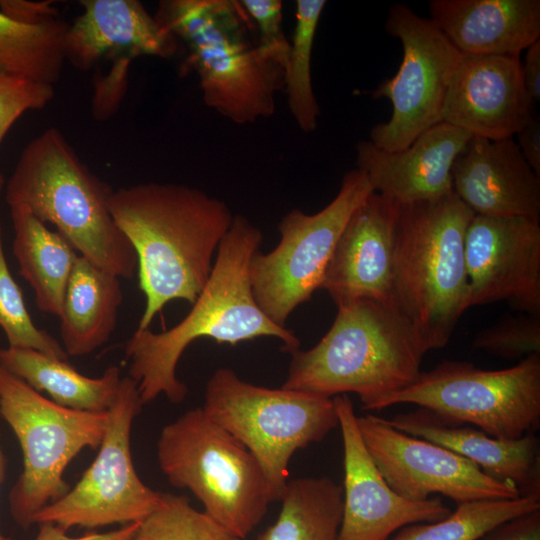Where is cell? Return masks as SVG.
I'll return each instance as SVG.
<instances>
[{
    "label": "cell",
    "mask_w": 540,
    "mask_h": 540,
    "mask_svg": "<svg viewBox=\"0 0 540 540\" xmlns=\"http://www.w3.org/2000/svg\"><path fill=\"white\" fill-rule=\"evenodd\" d=\"M110 211L137 257L145 296L138 328L172 300L193 304L232 224L228 205L195 187L149 182L113 190Z\"/></svg>",
    "instance_id": "obj_1"
},
{
    "label": "cell",
    "mask_w": 540,
    "mask_h": 540,
    "mask_svg": "<svg viewBox=\"0 0 540 540\" xmlns=\"http://www.w3.org/2000/svg\"><path fill=\"white\" fill-rule=\"evenodd\" d=\"M262 240L258 227L245 216L234 215L219 244L208 281L189 313L163 332L137 328L128 339V376L137 383L143 405L160 395L176 404L185 399L188 388L176 377V367L185 349L198 338L236 345L258 337H274L281 340L286 352L300 348L295 333L271 321L254 299L249 268Z\"/></svg>",
    "instance_id": "obj_2"
},
{
    "label": "cell",
    "mask_w": 540,
    "mask_h": 540,
    "mask_svg": "<svg viewBox=\"0 0 540 540\" xmlns=\"http://www.w3.org/2000/svg\"><path fill=\"white\" fill-rule=\"evenodd\" d=\"M473 216L454 191L398 205L391 307L426 352L444 348L470 308L465 237Z\"/></svg>",
    "instance_id": "obj_3"
},
{
    "label": "cell",
    "mask_w": 540,
    "mask_h": 540,
    "mask_svg": "<svg viewBox=\"0 0 540 540\" xmlns=\"http://www.w3.org/2000/svg\"><path fill=\"white\" fill-rule=\"evenodd\" d=\"M187 48L204 103L236 124L271 117L284 87V66L252 42V21L240 1L164 0L154 15Z\"/></svg>",
    "instance_id": "obj_4"
},
{
    "label": "cell",
    "mask_w": 540,
    "mask_h": 540,
    "mask_svg": "<svg viewBox=\"0 0 540 540\" xmlns=\"http://www.w3.org/2000/svg\"><path fill=\"white\" fill-rule=\"evenodd\" d=\"M112 193L56 128L27 144L5 184L8 206L25 205L40 221L54 225L80 256L131 279L137 257L111 214Z\"/></svg>",
    "instance_id": "obj_5"
},
{
    "label": "cell",
    "mask_w": 540,
    "mask_h": 540,
    "mask_svg": "<svg viewBox=\"0 0 540 540\" xmlns=\"http://www.w3.org/2000/svg\"><path fill=\"white\" fill-rule=\"evenodd\" d=\"M426 350L389 305L363 299L337 307L310 349L291 352L282 387L324 397L355 393L362 406L416 380Z\"/></svg>",
    "instance_id": "obj_6"
},
{
    "label": "cell",
    "mask_w": 540,
    "mask_h": 540,
    "mask_svg": "<svg viewBox=\"0 0 540 540\" xmlns=\"http://www.w3.org/2000/svg\"><path fill=\"white\" fill-rule=\"evenodd\" d=\"M156 454L171 485L190 490L205 513L243 540L272 503L256 458L202 407L164 426Z\"/></svg>",
    "instance_id": "obj_7"
},
{
    "label": "cell",
    "mask_w": 540,
    "mask_h": 540,
    "mask_svg": "<svg viewBox=\"0 0 540 540\" xmlns=\"http://www.w3.org/2000/svg\"><path fill=\"white\" fill-rule=\"evenodd\" d=\"M202 408L256 458L272 502L286 490L292 455L338 426L333 398L257 386L228 367L208 379Z\"/></svg>",
    "instance_id": "obj_8"
},
{
    "label": "cell",
    "mask_w": 540,
    "mask_h": 540,
    "mask_svg": "<svg viewBox=\"0 0 540 540\" xmlns=\"http://www.w3.org/2000/svg\"><path fill=\"white\" fill-rule=\"evenodd\" d=\"M403 403L426 408L450 423L472 424L498 439L535 433L540 426V354L500 370L446 360L362 408L381 410Z\"/></svg>",
    "instance_id": "obj_9"
},
{
    "label": "cell",
    "mask_w": 540,
    "mask_h": 540,
    "mask_svg": "<svg viewBox=\"0 0 540 540\" xmlns=\"http://www.w3.org/2000/svg\"><path fill=\"white\" fill-rule=\"evenodd\" d=\"M0 415L23 454L22 473L9 493L10 513L28 529L41 509L70 489L63 477L70 462L85 448H99L108 412L60 406L0 365Z\"/></svg>",
    "instance_id": "obj_10"
},
{
    "label": "cell",
    "mask_w": 540,
    "mask_h": 540,
    "mask_svg": "<svg viewBox=\"0 0 540 540\" xmlns=\"http://www.w3.org/2000/svg\"><path fill=\"white\" fill-rule=\"evenodd\" d=\"M374 189L361 170L346 172L338 193L323 209L286 213L278 225L280 241L250 262L254 299L264 314L281 327L291 313L321 288L337 240L354 211Z\"/></svg>",
    "instance_id": "obj_11"
},
{
    "label": "cell",
    "mask_w": 540,
    "mask_h": 540,
    "mask_svg": "<svg viewBox=\"0 0 540 540\" xmlns=\"http://www.w3.org/2000/svg\"><path fill=\"white\" fill-rule=\"evenodd\" d=\"M142 406L137 383L122 377L95 460L74 487L34 516L33 524L51 523L67 531L74 526H124L141 522L154 510L161 492L143 483L131 453V428Z\"/></svg>",
    "instance_id": "obj_12"
},
{
    "label": "cell",
    "mask_w": 540,
    "mask_h": 540,
    "mask_svg": "<svg viewBox=\"0 0 540 540\" xmlns=\"http://www.w3.org/2000/svg\"><path fill=\"white\" fill-rule=\"evenodd\" d=\"M385 29L401 42L403 57L397 73L369 92L373 99L387 98L392 105L389 120L372 127L369 141L395 152L441 122L446 90L463 54L430 18L404 3L391 6Z\"/></svg>",
    "instance_id": "obj_13"
},
{
    "label": "cell",
    "mask_w": 540,
    "mask_h": 540,
    "mask_svg": "<svg viewBox=\"0 0 540 540\" xmlns=\"http://www.w3.org/2000/svg\"><path fill=\"white\" fill-rule=\"evenodd\" d=\"M357 424L383 478L405 499L424 501L438 493L461 504L521 496L514 483L486 474L441 445L395 429L383 417L357 416Z\"/></svg>",
    "instance_id": "obj_14"
},
{
    "label": "cell",
    "mask_w": 540,
    "mask_h": 540,
    "mask_svg": "<svg viewBox=\"0 0 540 540\" xmlns=\"http://www.w3.org/2000/svg\"><path fill=\"white\" fill-rule=\"evenodd\" d=\"M469 306L504 301L540 316V224L474 215L465 237Z\"/></svg>",
    "instance_id": "obj_15"
},
{
    "label": "cell",
    "mask_w": 540,
    "mask_h": 540,
    "mask_svg": "<svg viewBox=\"0 0 540 540\" xmlns=\"http://www.w3.org/2000/svg\"><path fill=\"white\" fill-rule=\"evenodd\" d=\"M344 453L343 512L338 540H387L405 526L435 522L451 510L439 497L411 501L387 484L361 436L347 394L333 397Z\"/></svg>",
    "instance_id": "obj_16"
},
{
    "label": "cell",
    "mask_w": 540,
    "mask_h": 540,
    "mask_svg": "<svg viewBox=\"0 0 540 540\" xmlns=\"http://www.w3.org/2000/svg\"><path fill=\"white\" fill-rule=\"evenodd\" d=\"M520 57L462 55L449 81L441 122L472 137L511 138L534 115Z\"/></svg>",
    "instance_id": "obj_17"
},
{
    "label": "cell",
    "mask_w": 540,
    "mask_h": 540,
    "mask_svg": "<svg viewBox=\"0 0 540 540\" xmlns=\"http://www.w3.org/2000/svg\"><path fill=\"white\" fill-rule=\"evenodd\" d=\"M397 213L396 203L372 192L351 215L321 285L337 307L363 299L391 306Z\"/></svg>",
    "instance_id": "obj_18"
},
{
    "label": "cell",
    "mask_w": 540,
    "mask_h": 540,
    "mask_svg": "<svg viewBox=\"0 0 540 540\" xmlns=\"http://www.w3.org/2000/svg\"><path fill=\"white\" fill-rule=\"evenodd\" d=\"M452 183L474 215L540 221V176L513 137H471L453 163Z\"/></svg>",
    "instance_id": "obj_19"
},
{
    "label": "cell",
    "mask_w": 540,
    "mask_h": 540,
    "mask_svg": "<svg viewBox=\"0 0 540 540\" xmlns=\"http://www.w3.org/2000/svg\"><path fill=\"white\" fill-rule=\"evenodd\" d=\"M471 137L439 122L400 151H384L362 140L355 149L356 168L374 192L397 205L435 200L453 192L452 166Z\"/></svg>",
    "instance_id": "obj_20"
},
{
    "label": "cell",
    "mask_w": 540,
    "mask_h": 540,
    "mask_svg": "<svg viewBox=\"0 0 540 540\" xmlns=\"http://www.w3.org/2000/svg\"><path fill=\"white\" fill-rule=\"evenodd\" d=\"M82 12L68 25L65 58L87 71L100 59L130 63L141 56L169 58L179 41L137 0H82Z\"/></svg>",
    "instance_id": "obj_21"
},
{
    "label": "cell",
    "mask_w": 540,
    "mask_h": 540,
    "mask_svg": "<svg viewBox=\"0 0 540 540\" xmlns=\"http://www.w3.org/2000/svg\"><path fill=\"white\" fill-rule=\"evenodd\" d=\"M385 420L401 432L466 458L494 478L514 483L521 496L540 500V448L534 433L498 439L478 428L447 422L421 407Z\"/></svg>",
    "instance_id": "obj_22"
},
{
    "label": "cell",
    "mask_w": 540,
    "mask_h": 540,
    "mask_svg": "<svg viewBox=\"0 0 540 540\" xmlns=\"http://www.w3.org/2000/svg\"><path fill=\"white\" fill-rule=\"evenodd\" d=\"M428 7L463 55L520 57L540 39L539 0H431Z\"/></svg>",
    "instance_id": "obj_23"
},
{
    "label": "cell",
    "mask_w": 540,
    "mask_h": 540,
    "mask_svg": "<svg viewBox=\"0 0 540 540\" xmlns=\"http://www.w3.org/2000/svg\"><path fill=\"white\" fill-rule=\"evenodd\" d=\"M122 300L120 278L78 255L59 316L68 357L88 355L108 342Z\"/></svg>",
    "instance_id": "obj_24"
},
{
    "label": "cell",
    "mask_w": 540,
    "mask_h": 540,
    "mask_svg": "<svg viewBox=\"0 0 540 540\" xmlns=\"http://www.w3.org/2000/svg\"><path fill=\"white\" fill-rule=\"evenodd\" d=\"M9 208L14 230L13 254L19 273L33 289L38 309L59 318L67 283L79 254L25 205Z\"/></svg>",
    "instance_id": "obj_25"
},
{
    "label": "cell",
    "mask_w": 540,
    "mask_h": 540,
    "mask_svg": "<svg viewBox=\"0 0 540 540\" xmlns=\"http://www.w3.org/2000/svg\"><path fill=\"white\" fill-rule=\"evenodd\" d=\"M0 365L39 393H47L56 404L92 413L108 411L122 378L118 366L91 378L67 361L30 348H1Z\"/></svg>",
    "instance_id": "obj_26"
},
{
    "label": "cell",
    "mask_w": 540,
    "mask_h": 540,
    "mask_svg": "<svg viewBox=\"0 0 540 540\" xmlns=\"http://www.w3.org/2000/svg\"><path fill=\"white\" fill-rule=\"evenodd\" d=\"M68 25L57 16L22 21L0 9V73L54 86L66 62Z\"/></svg>",
    "instance_id": "obj_27"
},
{
    "label": "cell",
    "mask_w": 540,
    "mask_h": 540,
    "mask_svg": "<svg viewBox=\"0 0 540 540\" xmlns=\"http://www.w3.org/2000/svg\"><path fill=\"white\" fill-rule=\"evenodd\" d=\"M280 513L258 540H338L343 489L330 477L289 480Z\"/></svg>",
    "instance_id": "obj_28"
},
{
    "label": "cell",
    "mask_w": 540,
    "mask_h": 540,
    "mask_svg": "<svg viewBox=\"0 0 540 540\" xmlns=\"http://www.w3.org/2000/svg\"><path fill=\"white\" fill-rule=\"evenodd\" d=\"M325 0H297L295 28L284 68L289 111L304 133L314 132L321 114L312 84L311 61L317 27Z\"/></svg>",
    "instance_id": "obj_29"
},
{
    "label": "cell",
    "mask_w": 540,
    "mask_h": 540,
    "mask_svg": "<svg viewBox=\"0 0 540 540\" xmlns=\"http://www.w3.org/2000/svg\"><path fill=\"white\" fill-rule=\"evenodd\" d=\"M540 510V500H479L458 504L446 518L403 527L393 540H480L498 525Z\"/></svg>",
    "instance_id": "obj_30"
},
{
    "label": "cell",
    "mask_w": 540,
    "mask_h": 540,
    "mask_svg": "<svg viewBox=\"0 0 540 540\" xmlns=\"http://www.w3.org/2000/svg\"><path fill=\"white\" fill-rule=\"evenodd\" d=\"M130 540H243L183 495L162 493Z\"/></svg>",
    "instance_id": "obj_31"
},
{
    "label": "cell",
    "mask_w": 540,
    "mask_h": 540,
    "mask_svg": "<svg viewBox=\"0 0 540 540\" xmlns=\"http://www.w3.org/2000/svg\"><path fill=\"white\" fill-rule=\"evenodd\" d=\"M0 327L9 347L30 348L50 357L67 361L68 355L57 339L39 329L31 319L23 294L10 273L0 223Z\"/></svg>",
    "instance_id": "obj_32"
},
{
    "label": "cell",
    "mask_w": 540,
    "mask_h": 540,
    "mask_svg": "<svg viewBox=\"0 0 540 540\" xmlns=\"http://www.w3.org/2000/svg\"><path fill=\"white\" fill-rule=\"evenodd\" d=\"M473 347L504 359L540 353V316L521 313L507 316L480 331Z\"/></svg>",
    "instance_id": "obj_33"
},
{
    "label": "cell",
    "mask_w": 540,
    "mask_h": 540,
    "mask_svg": "<svg viewBox=\"0 0 540 540\" xmlns=\"http://www.w3.org/2000/svg\"><path fill=\"white\" fill-rule=\"evenodd\" d=\"M54 95L52 85L0 73V144L24 113L45 108Z\"/></svg>",
    "instance_id": "obj_34"
},
{
    "label": "cell",
    "mask_w": 540,
    "mask_h": 540,
    "mask_svg": "<svg viewBox=\"0 0 540 540\" xmlns=\"http://www.w3.org/2000/svg\"><path fill=\"white\" fill-rule=\"evenodd\" d=\"M244 11L258 31V45L285 68L290 41L283 33V4L280 0H242Z\"/></svg>",
    "instance_id": "obj_35"
},
{
    "label": "cell",
    "mask_w": 540,
    "mask_h": 540,
    "mask_svg": "<svg viewBox=\"0 0 540 540\" xmlns=\"http://www.w3.org/2000/svg\"><path fill=\"white\" fill-rule=\"evenodd\" d=\"M483 538L484 540H540V510L504 522Z\"/></svg>",
    "instance_id": "obj_36"
},
{
    "label": "cell",
    "mask_w": 540,
    "mask_h": 540,
    "mask_svg": "<svg viewBox=\"0 0 540 540\" xmlns=\"http://www.w3.org/2000/svg\"><path fill=\"white\" fill-rule=\"evenodd\" d=\"M139 523H131L104 533L90 532L79 537L67 535V530L57 525L42 523L39 524V532L35 540H130Z\"/></svg>",
    "instance_id": "obj_37"
},
{
    "label": "cell",
    "mask_w": 540,
    "mask_h": 540,
    "mask_svg": "<svg viewBox=\"0 0 540 540\" xmlns=\"http://www.w3.org/2000/svg\"><path fill=\"white\" fill-rule=\"evenodd\" d=\"M515 140L523 158L540 176V117L533 115L516 133Z\"/></svg>",
    "instance_id": "obj_38"
},
{
    "label": "cell",
    "mask_w": 540,
    "mask_h": 540,
    "mask_svg": "<svg viewBox=\"0 0 540 540\" xmlns=\"http://www.w3.org/2000/svg\"><path fill=\"white\" fill-rule=\"evenodd\" d=\"M0 9L15 19L27 22H39L58 14L56 9L45 2L4 0L0 1Z\"/></svg>",
    "instance_id": "obj_39"
},
{
    "label": "cell",
    "mask_w": 540,
    "mask_h": 540,
    "mask_svg": "<svg viewBox=\"0 0 540 540\" xmlns=\"http://www.w3.org/2000/svg\"><path fill=\"white\" fill-rule=\"evenodd\" d=\"M522 78L525 90L533 104L540 101V39L525 50Z\"/></svg>",
    "instance_id": "obj_40"
},
{
    "label": "cell",
    "mask_w": 540,
    "mask_h": 540,
    "mask_svg": "<svg viewBox=\"0 0 540 540\" xmlns=\"http://www.w3.org/2000/svg\"><path fill=\"white\" fill-rule=\"evenodd\" d=\"M6 464H7V461H6V457L1 449V446H0V485L3 483L4 479H5V473H6ZM0 540H10L9 538L5 537L1 532H0Z\"/></svg>",
    "instance_id": "obj_41"
},
{
    "label": "cell",
    "mask_w": 540,
    "mask_h": 540,
    "mask_svg": "<svg viewBox=\"0 0 540 540\" xmlns=\"http://www.w3.org/2000/svg\"><path fill=\"white\" fill-rule=\"evenodd\" d=\"M6 180L5 177L0 173V196L5 188Z\"/></svg>",
    "instance_id": "obj_42"
}]
</instances>
